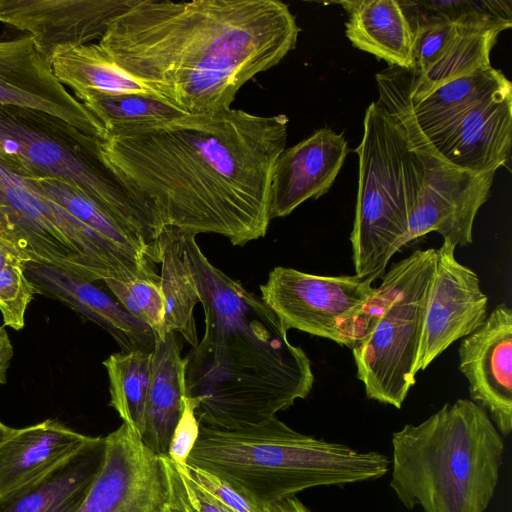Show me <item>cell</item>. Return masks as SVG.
Returning a JSON list of instances; mask_svg holds the SVG:
<instances>
[{"mask_svg":"<svg viewBox=\"0 0 512 512\" xmlns=\"http://www.w3.org/2000/svg\"><path fill=\"white\" fill-rule=\"evenodd\" d=\"M288 117L230 108L107 131L102 153L165 226L213 233L235 246L264 237L272 171Z\"/></svg>","mask_w":512,"mask_h":512,"instance_id":"obj_1","label":"cell"},{"mask_svg":"<svg viewBox=\"0 0 512 512\" xmlns=\"http://www.w3.org/2000/svg\"><path fill=\"white\" fill-rule=\"evenodd\" d=\"M277 0H132L99 40L128 76L185 114L231 108L240 88L296 46Z\"/></svg>","mask_w":512,"mask_h":512,"instance_id":"obj_2","label":"cell"},{"mask_svg":"<svg viewBox=\"0 0 512 512\" xmlns=\"http://www.w3.org/2000/svg\"><path fill=\"white\" fill-rule=\"evenodd\" d=\"M185 259L205 316L203 338L185 358L186 397L200 398V425L242 429L260 425L314 384L311 361L261 297L215 267L195 235L181 230Z\"/></svg>","mask_w":512,"mask_h":512,"instance_id":"obj_3","label":"cell"},{"mask_svg":"<svg viewBox=\"0 0 512 512\" xmlns=\"http://www.w3.org/2000/svg\"><path fill=\"white\" fill-rule=\"evenodd\" d=\"M391 488L407 509L484 512L499 479L504 442L470 399L446 403L392 435Z\"/></svg>","mask_w":512,"mask_h":512,"instance_id":"obj_4","label":"cell"},{"mask_svg":"<svg viewBox=\"0 0 512 512\" xmlns=\"http://www.w3.org/2000/svg\"><path fill=\"white\" fill-rule=\"evenodd\" d=\"M217 475L268 505L317 486L377 479L389 468L378 452L301 434L274 417L242 429L200 425L187 464Z\"/></svg>","mask_w":512,"mask_h":512,"instance_id":"obj_5","label":"cell"},{"mask_svg":"<svg viewBox=\"0 0 512 512\" xmlns=\"http://www.w3.org/2000/svg\"><path fill=\"white\" fill-rule=\"evenodd\" d=\"M436 256L417 249L393 263L344 332L368 399L400 409L416 383Z\"/></svg>","mask_w":512,"mask_h":512,"instance_id":"obj_6","label":"cell"},{"mask_svg":"<svg viewBox=\"0 0 512 512\" xmlns=\"http://www.w3.org/2000/svg\"><path fill=\"white\" fill-rule=\"evenodd\" d=\"M104 140L44 111L0 105V154L40 177L64 179L135 231L155 252L165 227L154 206L102 153Z\"/></svg>","mask_w":512,"mask_h":512,"instance_id":"obj_7","label":"cell"},{"mask_svg":"<svg viewBox=\"0 0 512 512\" xmlns=\"http://www.w3.org/2000/svg\"><path fill=\"white\" fill-rule=\"evenodd\" d=\"M355 151L359 177L352 259L355 275L374 282L408 244L419 166L402 129L378 100L365 111L363 137Z\"/></svg>","mask_w":512,"mask_h":512,"instance_id":"obj_8","label":"cell"},{"mask_svg":"<svg viewBox=\"0 0 512 512\" xmlns=\"http://www.w3.org/2000/svg\"><path fill=\"white\" fill-rule=\"evenodd\" d=\"M412 114L435 150L461 169L496 172L510 159L512 84L502 71L450 81Z\"/></svg>","mask_w":512,"mask_h":512,"instance_id":"obj_9","label":"cell"},{"mask_svg":"<svg viewBox=\"0 0 512 512\" xmlns=\"http://www.w3.org/2000/svg\"><path fill=\"white\" fill-rule=\"evenodd\" d=\"M379 99L402 129L419 166L408 243L437 232L455 247L473 242V224L488 200L495 172L461 169L442 157L419 129L411 109L410 72L389 67L376 74Z\"/></svg>","mask_w":512,"mask_h":512,"instance_id":"obj_10","label":"cell"},{"mask_svg":"<svg viewBox=\"0 0 512 512\" xmlns=\"http://www.w3.org/2000/svg\"><path fill=\"white\" fill-rule=\"evenodd\" d=\"M356 275L323 276L275 267L260 286L261 299L285 329L345 345L344 332L375 287Z\"/></svg>","mask_w":512,"mask_h":512,"instance_id":"obj_11","label":"cell"},{"mask_svg":"<svg viewBox=\"0 0 512 512\" xmlns=\"http://www.w3.org/2000/svg\"><path fill=\"white\" fill-rule=\"evenodd\" d=\"M512 19L477 16L421 26L413 33L410 99L417 103L443 84L491 67L490 53Z\"/></svg>","mask_w":512,"mask_h":512,"instance_id":"obj_12","label":"cell"},{"mask_svg":"<svg viewBox=\"0 0 512 512\" xmlns=\"http://www.w3.org/2000/svg\"><path fill=\"white\" fill-rule=\"evenodd\" d=\"M105 439L102 468L78 512H162L171 501L163 457L124 422Z\"/></svg>","mask_w":512,"mask_h":512,"instance_id":"obj_13","label":"cell"},{"mask_svg":"<svg viewBox=\"0 0 512 512\" xmlns=\"http://www.w3.org/2000/svg\"><path fill=\"white\" fill-rule=\"evenodd\" d=\"M456 247L443 241L437 249L417 370L424 371L457 340L477 330L488 316V297L478 275L455 257Z\"/></svg>","mask_w":512,"mask_h":512,"instance_id":"obj_14","label":"cell"},{"mask_svg":"<svg viewBox=\"0 0 512 512\" xmlns=\"http://www.w3.org/2000/svg\"><path fill=\"white\" fill-rule=\"evenodd\" d=\"M0 105L44 111L88 135L107 136L104 125L55 78L27 34L0 40Z\"/></svg>","mask_w":512,"mask_h":512,"instance_id":"obj_15","label":"cell"},{"mask_svg":"<svg viewBox=\"0 0 512 512\" xmlns=\"http://www.w3.org/2000/svg\"><path fill=\"white\" fill-rule=\"evenodd\" d=\"M459 370L470 400L482 407L499 432L512 429V309L497 305L484 323L461 339Z\"/></svg>","mask_w":512,"mask_h":512,"instance_id":"obj_16","label":"cell"},{"mask_svg":"<svg viewBox=\"0 0 512 512\" xmlns=\"http://www.w3.org/2000/svg\"><path fill=\"white\" fill-rule=\"evenodd\" d=\"M132 0H0V22L32 36L50 64L59 47L100 40Z\"/></svg>","mask_w":512,"mask_h":512,"instance_id":"obj_17","label":"cell"},{"mask_svg":"<svg viewBox=\"0 0 512 512\" xmlns=\"http://www.w3.org/2000/svg\"><path fill=\"white\" fill-rule=\"evenodd\" d=\"M22 269L36 294L58 300L101 326L114 338L121 351L154 350V331L127 312L108 289L97 284L99 281H89L56 266L32 260L23 261Z\"/></svg>","mask_w":512,"mask_h":512,"instance_id":"obj_18","label":"cell"},{"mask_svg":"<svg viewBox=\"0 0 512 512\" xmlns=\"http://www.w3.org/2000/svg\"><path fill=\"white\" fill-rule=\"evenodd\" d=\"M348 145L343 134L321 128L277 157L271 177L269 218L292 213L310 198L329 191L345 158Z\"/></svg>","mask_w":512,"mask_h":512,"instance_id":"obj_19","label":"cell"},{"mask_svg":"<svg viewBox=\"0 0 512 512\" xmlns=\"http://www.w3.org/2000/svg\"><path fill=\"white\" fill-rule=\"evenodd\" d=\"M105 451V437H90L47 473L0 496V512H78L102 468Z\"/></svg>","mask_w":512,"mask_h":512,"instance_id":"obj_20","label":"cell"},{"mask_svg":"<svg viewBox=\"0 0 512 512\" xmlns=\"http://www.w3.org/2000/svg\"><path fill=\"white\" fill-rule=\"evenodd\" d=\"M185 364L175 332L156 339L140 438L159 457H168L174 430L184 411Z\"/></svg>","mask_w":512,"mask_h":512,"instance_id":"obj_21","label":"cell"},{"mask_svg":"<svg viewBox=\"0 0 512 512\" xmlns=\"http://www.w3.org/2000/svg\"><path fill=\"white\" fill-rule=\"evenodd\" d=\"M89 439L51 419L12 428L0 444V496L47 473Z\"/></svg>","mask_w":512,"mask_h":512,"instance_id":"obj_22","label":"cell"},{"mask_svg":"<svg viewBox=\"0 0 512 512\" xmlns=\"http://www.w3.org/2000/svg\"><path fill=\"white\" fill-rule=\"evenodd\" d=\"M339 3L348 12L346 36L354 47L385 60L390 67L412 68L413 33L397 0Z\"/></svg>","mask_w":512,"mask_h":512,"instance_id":"obj_23","label":"cell"},{"mask_svg":"<svg viewBox=\"0 0 512 512\" xmlns=\"http://www.w3.org/2000/svg\"><path fill=\"white\" fill-rule=\"evenodd\" d=\"M160 286L165 304V334L178 332L192 347L198 343L193 310L197 287L184 256L181 230L165 226L157 241Z\"/></svg>","mask_w":512,"mask_h":512,"instance_id":"obj_24","label":"cell"},{"mask_svg":"<svg viewBox=\"0 0 512 512\" xmlns=\"http://www.w3.org/2000/svg\"><path fill=\"white\" fill-rule=\"evenodd\" d=\"M55 78L75 93L93 90L104 93H152L117 67L98 44L57 48L50 60Z\"/></svg>","mask_w":512,"mask_h":512,"instance_id":"obj_25","label":"cell"},{"mask_svg":"<svg viewBox=\"0 0 512 512\" xmlns=\"http://www.w3.org/2000/svg\"><path fill=\"white\" fill-rule=\"evenodd\" d=\"M75 94L107 131L162 123L185 114L152 93L87 90Z\"/></svg>","mask_w":512,"mask_h":512,"instance_id":"obj_26","label":"cell"},{"mask_svg":"<svg viewBox=\"0 0 512 512\" xmlns=\"http://www.w3.org/2000/svg\"><path fill=\"white\" fill-rule=\"evenodd\" d=\"M152 351H120L111 354L103 365L109 378L110 405L123 422L139 435L151 375Z\"/></svg>","mask_w":512,"mask_h":512,"instance_id":"obj_27","label":"cell"},{"mask_svg":"<svg viewBox=\"0 0 512 512\" xmlns=\"http://www.w3.org/2000/svg\"><path fill=\"white\" fill-rule=\"evenodd\" d=\"M412 32L436 22H454L477 16L511 19V1H398Z\"/></svg>","mask_w":512,"mask_h":512,"instance_id":"obj_28","label":"cell"},{"mask_svg":"<svg viewBox=\"0 0 512 512\" xmlns=\"http://www.w3.org/2000/svg\"><path fill=\"white\" fill-rule=\"evenodd\" d=\"M102 282L127 312L154 331L156 339L165 336V304L160 280L134 278Z\"/></svg>","mask_w":512,"mask_h":512,"instance_id":"obj_29","label":"cell"},{"mask_svg":"<svg viewBox=\"0 0 512 512\" xmlns=\"http://www.w3.org/2000/svg\"><path fill=\"white\" fill-rule=\"evenodd\" d=\"M35 291L25 276L22 263L0 268V311L5 326L21 330Z\"/></svg>","mask_w":512,"mask_h":512,"instance_id":"obj_30","label":"cell"},{"mask_svg":"<svg viewBox=\"0 0 512 512\" xmlns=\"http://www.w3.org/2000/svg\"><path fill=\"white\" fill-rule=\"evenodd\" d=\"M170 486L171 502L184 512H233L168 457H163Z\"/></svg>","mask_w":512,"mask_h":512,"instance_id":"obj_31","label":"cell"},{"mask_svg":"<svg viewBox=\"0 0 512 512\" xmlns=\"http://www.w3.org/2000/svg\"><path fill=\"white\" fill-rule=\"evenodd\" d=\"M180 467L193 481L233 512H268L267 505L254 500L221 477L190 465Z\"/></svg>","mask_w":512,"mask_h":512,"instance_id":"obj_32","label":"cell"},{"mask_svg":"<svg viewBox=\"0 0 512 512\" xmlns=\"http://www.w3.org/2000/svg\"><path fill=\"white\" fill-rule=\"evenodd\" d=\"M184 401V411L174 430L168 451V458L179 466L187 464L200 430V423L195 414L200 398L185 397Z\"/></svg>","mask_w":512,"mask_h":512,"instance_id":"obj_33","label":"cell"},{"mask_svg":"<svg viewBox=\"0 0 512 512\" xmlns=\"http://www.w3.org/2000/svg\"><path fill=\"white\" fill-rule=\"evenodd\" d=\"M13 357V346L4 326L0 325V385L7 381V373Z\"/></svg>","mask_w":512,"mask_h":512,"instance_id":"obj_34","label":"cell"},{"mask_svg":"<svg viewBox=\"0 0 512 512\" xmlns=\"http://www.w3.org/2000/svg\"><path fill=\"white\" fill-rule=\"evenodd\" d=\"M268 512H310L295 496L286 497L267 505Z\"/></svg>","mask_w":512,"mask_h":512,"instance_id":"obj_35","label":"cell"},{"mask_svg":"<svg viewBox=\"0 0 512 512\" xmlns=\"http://www.w3.org/2000/svg\"><path fill=\"white\" fill-rule=\"evenodd\" d=\"M23 261L0 245V268L10 264H21Z\"/></svg>","mask_w":512,"mask_h":512,"instance_id":"obj_36","label":"cell"},{"mask_svg":"<svg viewBox=\"0 0 512 512\" xmlns=\"http://www.w3.org/2000/svg\"><path fill=\"white\" fill-rule=\"evenodd\" d=\"M12 428L8 427L4 423L0 421V444L3 442V440L9 435Z\"/></svg>","mask_w":512,"mask_h":512,"instance_id":"obj_37","label":"cell"},{"mask_svg":"<svg viewBox=\"0 0 512 512\" xmlns=\"http://www.w3.org/2000/svg\"><path fill=\"white\" fill-rule=\"evenodd\" d=\"M162 512H184L178 505L170 501Z\"/></svg>","mask_w":512,"mask_h":512,"instance_id":"obj_38","label":"cell"}]
</instances>
